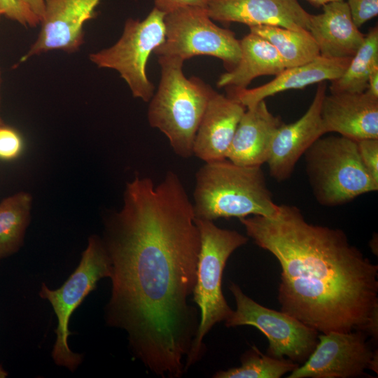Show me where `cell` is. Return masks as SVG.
<instances>
[{
	"label": "cell",
	"instance_id": "obj_27",
	"mask_svg": "<svg viewBox=\"0 0 378 378\" xmlns=\"http://www.w3.org/2000/svg\"><path fill=\"white\" fill-rule=\"evenodd\" d=\"M356 141L363 165L374 181L378 183V139H365Z\"/></svg>",
	"mask_w": 378,
	"mask_h": 378
},
{
	"label": "cell",
	"instance_id": "obj_34",
	"mask_svg": "<svg viewBox=\"0 0 378 378\" xmlns=\"http://www.w3.org/2000/svg\"><path fill=\"white\" fill-rule=\"evenodd\" d=\"M1 73H0V87H1ZM3 124H4V122H3V120H2V118H1V115H0V125H3Z\"/></svg>",
	"mask_w": 378,
	"mask_h": 378
},
{
	"label": "cell",
	"instance_id": "obj_14",
	"mask_svg": "<svg viewBox=\"0 0 378 378\" xmlns=\"http://www.w3.org/2000/svg\"><path fill=\"white\" fill-rule=\"evenodd\" d=\"M206 10L212 20L248 27L278 26L308 30L311 14L298 0H208Z\"/></svg>",
	"mask_w": 378,
	"mask_h": 378
},
{
	"label": "cell",
	"instance_id": "obj_24",
	"mask_svg": "<svg viewBox=\"0 0 378 378\" xmlns=\"http://www.w3.org/2000/svg\"><path fill=\"white\" fill-rule=\"evenodd\" d=\"M300 364L288 358H276L263 354L255 346L241 357V365L216 372L214 378H280L291 372Z\"/></svg>",
	"mask_w": 378,
	"mask_h": 378
},
{
	"label": "cell",
	"instance_id": "obj_13",
	"mask_svg": "<svg viewBox=\"0 0 378 378\" xmlns=\"http://www.w3.org/2000/svg\"><path fill=\"white\" fill-rule=\"evenodd\" d=\"M326 94V81L318 83L305 113L294 122H283L275 132L266 163L271 176L277 181L290 178L301 156L326 134L321 116Z\"/></svg>",
	"mask_w": 378,
	"mask_h": 378
},
{
	"label": "cell",
	"instance_id": "obj_2",
	"mask_svg": "<svg viewBox=\"0 0 378 378\" xmlns=\"http://www.w3.org/2000/svg\"><path fill=\"white\" fill-rule=\"evenodd\" d=\"M281 268V310L318 332L363 331L378 311V266L344 231L308 223L296 206L239 218Z\"/></svg>",
	"mask_w": 378,
	"mask_h": 378
},
{
	"label": "cell",
	"instance_id": "obj_35",
	"mask_svg": "<svg viewBox=\"0 0 378 378\" xmlns=\"http://www.w3.org/2000/svg\"><path fill=\"white\" fill-rule=\"evenodd\" d=\"M2 15H4V12H3V10H2V8H1V6H0V17H1Z\"/></svg>",
	"mask_w": 378,
	"mask_h": 378
},
{
	"label": "cell",
	"instance_id": "obj_21",
	"mask_svg": "<svg viewBox=\"0 0 378 378\" xmlns=\"http://www.w3.org/2000/svg\"><path fill=\"white\" fill-rule=\"evenodd\" d=\"M249 29L275 48L286 68L307 63L320 56L318 46L308 30L270 25L249 27Z\"/></svg>",
	"mask_w": 378,
	"mask_h": 378
},
{
	"label": "cell",
	"instance_id": "obj_12",
	"mask_svg": "<svg viewBox=\"0 0 378 378\" xmlns=\"http://www.w3.org/2000/svg\"><path fill=\"white\" fill-rule=\"evenodd\" d=\"M44 1L40 32L21 62L53 50L77 51L84 42L83 25L96 17L95 8L102 0Z\"/></svg>",
	"mask_w": 378,
	"mask_h": 378
},
{
	"label": "cell",
	"instance_id": "obj_19",
	"mask_svg": "<svg viewBox=\"0 0 378 378\" xmlns=\"http://www.w3.org/2000/svg\"><path fill=\"white\" fill-rule=\"evenodd\" d=\"M322 8V13L311 14L308 28L320 55L333 59L352 57L361 46L365 34L353 22L346 2L332 1Z\"/></svg>",
	"mask_w": 378,
	"mask_h": 378
},
{
	"label": "cell",
	"instance_id": "obj_5",
	"mask_svg": "<svg viewBox=\"0 0 378 378\" xmlns=\"http://www.w3.org/2000/svg\"><path fill=\"white\" fill-rule=\"evenodd\" d=\"M195 220L200 232V248L192 300L200 311V317L197 335L186 360V372L202 358L205 336L233 312L222 290L223 271L231 254L248 241V237L239 232L220 228L212 220Z\"/></svg>",
	"mask_w": 378,
	"mask_h": 378
},
{
	"label": "cell",
	"instance_id": "obj_20",
	"mask_svg": "<svg viewBox=\"0 0 378 378\" xmlns=\"http://www.w3.org/2000/svg\"><path fill=\"white\" fill-rule=\"evenodd\" d=\"M241 56L237 65L219 77V88L244 89L255 78L276 76L286 69L275 48L266 39L251 32L239 40Z\"/></svg>",
	"mask_w": 378,
	"mask_h": 378
},
{
	"label": "cell",
	"instance_id": "obj_28",
	"mask_svg": "<svg viewBox=\"0 0 378 378\" xmlns=\"http://www.w3.org/2000/svg\"><path fill=\"white\" fill-rule=\"evenodd\" d=\"M346 4L358 28L378 15V0H347Z\"/></svg>",
	"mask_w": 378,
	"mask_h": 378
},
{
	"label": "cell",
	"instance_id": "obj_23",
	"mask_svg": "<svg viewBox=\"0 0 378 378\" xmlns=\"http://www.w3.org/2000/svg\"><path fill=\"white\" fill-rule=\"evenodd\" d=\"M378 66V27H372L341 76L331 82L330 93L363 92L370 71Z\"/></svg>",
	"mask_w": 378,
	"mask_h": 378
},
{
	"label": "cell",
	"instance_id": "obj_16",
	"mask_svg": "<svg viewBox=\"0 0 378 378\" xmlns=\"http://www.w3.org/2000/svg\"><path fill=\"white\" fill-rule=\"evenodd\" d=\"M246 110L236 99L215 91L197 128L193 155L205 162L226 159L237 125Z\"/></svg>",
	"mask_w": 378,
	"mask_h": 378
},
{
	"label": "cell",
	"instance_id": "obj_6",
	"mask_svg": "<svg viewBox=\"0 0 378 378\" xmlns=\"http://www.w3.org/2000/svg\"><path fill=\"white\" fill-rule=\"evenodd\" d=\"M306 172L316 201L337 206L378 190L363 165L357 141L343 136H323L304 153Z\"/></svg>",
	"mask_w": 378,
	"mask_h": 378
},
{
	"label": "cell",
	"instance_id": "obj_10",
	"mask_svg": "<svg viewBox=\"0 0 378 378\" xmlns=\"http://www.w3.org/2000/svg\"><path fill=\"white\" fill-rule=\"evenodd\" d=\"M229 289L236 309L225 321L227 327L251 326L267 338V354L298 364L304 363L315 349L318 332L293 316L264 307L246 295L235 283Z\"/></svg>",
	"mask_w": 378,
	"mask_h": 378
},
{
	"label": "cell",
	"instance_id": "obj_4",
	"mask_svg": "<svg viewBox=\"0 0 378 378\" xmlns=\"http://www.w3.org/2000/svg\"><path fill=\"white\" fill-rule=\"evenodd\" d=\"M183 62L158 56L160 80L149 101L148 120L167 137L177 155L188 158L193 155L195 136L215 90L198 77L187 78Z\"/></svg>",
	"mask_w": 378,
	"mask_h": 378
},
{
	"label": "cell",
	"instance_id": "obj_7",
	"mask_svg": "<svg viewBox=\"0 0 378 378\" xmlns=\"http://www.w3.org/2000/svg\"><path fill=\"white\" fill-rule=\"evenodd\" d=\"M164 40L153 53L186 61L197 55L220 59L227 71L238 63L241 50L235 34L216 25L206 8L186 6L165 14Z\"/></svg>",
	"mask_w": 378,
	"mask_h": 378
},
{
	"label": "cell",
	"instance_id": "obj_9",
	"mask_svg": "<svg viewBox=\"0 0 378 378\" xmlns=\"http://www.w3.org/2000/svg\"><path fill=\"white\" fill-rule=\"evenodd\" d=\"M164 15L154 7L142 20L128 18L120 38L114 45L89 56L98 67L117 71L132 96L146 102L155 92V87L146 74L147 61L164 40Z\"/></svg>",
	"mask_w": 378,
	"mask_h": 378
},
{
	"label": "cell",
	"instance_id": "obj_8",
	"mask_svg": "<svg viewBox=\"0 0 378 378\" xmlns=\"http://www.w3.org/2000/svg\"><path fill=\"white\" fill-rule=\"evenodd\" d=\"M111 274V260L103 241L93 235L88 240L78 266L60 288L51 290L42 284L39 295L50 302L58 321L57 339L52 352L57 365L73 371L80 363L82 356L74 353L68 345L71 316L95 289L97 282L102 278H110Z\"/></svg>",
	"mask_w": 378,
	"mask_h": 378
},
{
	"label": "cell",
	"instance_id": "obj_18",
	"mask_svg": "<svg viewBox=\"0 0 378 378\" xmlns=\"http://www.w3.org/2000/svg\"><path fill=\"white\" fill-rule=\"evenodd\" d=\"M283 123L272 114L265 100L246 108L234 132L226 159L246 167L266 163L275 132Z\"/></svg>",
	"mask_w": 378,
	"mask_h": 378
},
{
	"label": "cell",
	"instance_id": "obj_26",
	"mask_svg": "<svg viewBox=\"0 0 378 378\" xmlns=\"http://www.w3.org/2000/svg\"><path fill=\"white\" fill-rule=\"evenodd\" d=\"M4 15L24 27H35L40 23L38 18L22 0H0Z\"/></svg>",
	"mask_w": 378,
	"mask_h": 378
},
{
	"label": "cell",
	"instance_id": "obj_29",
	"mask_svg": "<svg viewBox=\"0 0 378 378\" xmlns=\"http://www.w3.org/2000/svg\"><path fill=\"white\" fill-rule=\"evenodd\" d=\"M207 1L208 0H154V7L167 14L186 6L206 8Z\"/></svg>",
	"mask_w": 378,
	"mask_h": 378
},
{
	"label": "cell",
	"instance_id": "obj_25",
	"mask_svg": "<svg viewBox=\"0 0 378 378\" xmlns=\"http://www.w3.org/2000/svg\"><path fill=\"white\" fill-rule=\"evenodd\" d=\"M24 148L20 133L4 123L0 125V160L10 161L18 158Z\"/></svg>",
	"mask_w": 378,
	"mask_h": 378
},
{
	"label": "cell",
	"instance_id": "obj_30",
	"mask_svg": "<svg viewBox=\"0 0 378 378\" xmlns=\"http://www.w3.org/2000/svg\"><path fill=\"white\" fill-rule=\"evenodd\" d=\"M365 92L378 99V66L374 67L370 71L368 80V87Z\"/></svg>",
	"mask_w": 378,
	"mask_h": 378
},
{
	"label": "cell",
	"instance_id": "obj_1",
	"mask_svg": "<svg viewBox=\"0 0 378 378\" xmlns=\"http://www.w3.org/2000/svg\"><path fill=\"white\" fill-rule=\"evenodd\" d=\"M192 203L174 172L155 186L127 182L123 206L106 220L111 265L106 321L124 330L133 356L162 378H180L200 318L189 303L200 236Z\"/></svg>",
	"mask_w": 378,
	"mask_h": 378
},
{
	"label": "cell",
	"instance_id": "obj_31",
	"mask_svg": "<svg viewBox=\"0 0 378 378\" xmlns=\"http://www.w3.org/2000/svg\"><path fill=\"white\" fill-rule=\"evenodd\" d=\"M23 3L34 13L38 18L40 22L43 17L45 10L44 0H22Z\"/></svg>",
	"mask_w": 378,
	"mask_h": 378
},
{
	"label": "cell",
	"instance_id": "obj_3",
	"mask_svg": "<svg viewBox=\"0 0 378 378\" xmlns=\"http://www.w3.org/2000/svg\"><path fill=\"white\" fill-rule=\"evenodd\" d=\"M195 218L212 220L248 216L272 217L279 209L261 167H246L227 159L205 162L195 174Z\"/></svg>",
	"mask_w": 378,
	"mask_h": 378
},
{
	"label": "cell",
	"instance_id": "obj_11",
	"mask_svg": "<svg viewBox=\"0 0 378 378\" xmlns=\"http://www.w3.org/2000/svg\"><path fill=\"white\" fill-rule=\"evenodd\" d=\"M377 350L372 351L362 330L332 331L318 336L307 360L288 378H350L363 376Z\"/></svg>",
	"mask_w": 378,
	"mask_h": 378
},
{
	"label": "cell",
	"instance_id": "obj_15",
	"mask_svg": "<svg viewBox=\"0 0 378 378\" xmlns=\"http://www.w3.org/2000/svg\"><path fill=\"white\" fill-rule=\"evenodd\" d=\"M321 116L326 134L336 132L355 141L378 139V99L366 92L326 94Z\"/></svg>",
	"mask_w": 378,
	"mask_h": 378
},
{
	"label": "cell",
	"instance_id": "obj_17",
	"mask_svg": "<svg viewBox=\"0 0 378 378\" xmlns=\"http://www.w3.org/2000/svg\"><path fill=\"white\" fill-rule=\"evenodd\" d=\"M351 59L327 58L320 55L307 63L286 68L273 80L260 86L251 89H227V95L246 108L251 107L268 97L286 90L302 89L312 84L337 79L346 69Z\"/></svg>",
	"mask_w": 378,
	"mask_h": 378
},
{
	"label": "cell",
	"instance_id": "obj_33",
	"mask_svg": "<svg viewBox=\"0 0 378 378\" xmlns=\"http://www.w3.org/2000/svg\"><path fill=\"white\" fill-rule=\"evenodd\" d=\"M8 376V373L3 369L1 365H0V378H4Z\"/></svg>",
	"mask_w": 378,
	"mask_h": 378
},
{
	"label": "cell",
	"instance_id": "obj_32",
	"mask_svg": "<svg viewBox=\"0 0 378 378\" xmlns=\"http://www.w3.org/2000/svg\"><path fill=\"white\" fill-rule=\"evenodd\" d=\"M309 4L316 7L323 6L324 4L332 1H337L342 0H307Z\"/></svg>",
	"mask_w": 378,
	"mask_h": 378
},
{
	"label": "cell",
	"instance_id": "obj_22",
	"mask_svg": "<svg viewBox=\"0 0 378 378\" xmlns=\"http://www.w3.org/2000/svg\"><path fill=\"white\" fill-rule=\"evenodd\" d=\"M31 197L20 192L0 203V259L20 248L29 223Z\"/></svg>",
	"mask_w": 378,
	"mask_h": 378
}]
</instances>
